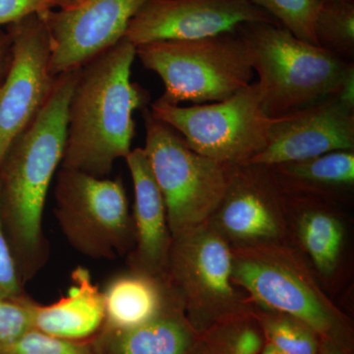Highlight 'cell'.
I'll use <instances>...</instances> for the list:
<instances>
[{
	"label": "cell",
	"instance_id": "cell-9",
	"mask_svg": "<svg viewBox=\"0 0 354 354\" xmlns=\"http://www.w3.org/2000/svg\"><path fill=\"white\" fill-rule=\"evenodd\" d=\"M55 202L60 230L82 255L113 260L134 248V223L120 177L97 178L62 167Z\"/></svg>",
	"mask_w": 354,
	"mask_h": 354
},
{
	"label": "cell",
	"instance_id": "cell-19",
	"mask_svg": "<svg viewBox=\"0 0 354 354\" xmlns=\"http://www.w3.org/2000/svg\"><path fill=\"white\" fill-rule=\"evenodd\" d=\"M201 335L176 301L150 322L125 330H106L97 344L100 354H192Z\"/></svg>",
	"mask_w": 354,
	"mask_h": 354
},
{
	"label": "cell",
	"instance_id": "cell-28",
	"mask_svg": "<svg viewBox=\"0 0 354 354\" xmlns=\"http://www.w3.org/2000/svg\"><path fill=\"white\" fill-rule=\"evenodd\" d=\"M53 10L46 0H0V27L19 22L32 14Z\"/></svg>",
	"mask_w": 354,
	"mask_h": 354
},
{
	"label": "cell",
	"instance_id": "cell-32",
	"mask_svg": "<svg viewBox=\"0 0 354 354\" xmlns=\"http://www.w3.org/2000/svg\"><path fill=\"white\" fill-rule=\"evenodd\" d=\"M260 354H281L278 353V351H276L274 348H272L271 346H270L269 344H267L266 342L264 348H263L262 353Z\"/></svg>",
	"mask_w": 354,
	"mask_h": 354
},
{
	"label": "cell",
	"instance_id": "cell-7",
	"mask_svg": "<svg viewBox=\"0 0 354 354\" xmlns=\"http://www.w3.org/2000/svg\"><path fill=\"white\" fill-rule=\"evenodd\" d=\"M145 151L167 209L172 239L207 223L227 188L228 165L200 155L144 108Z\"/></svg>",
	"mask_w": 354,
	"mask_h": 354
},
{
	"label": "cell",
	"instance_id": "cell-18",
	"mask_svg": "<svg viewBox=\"0 0 354 354\" xmlns=\"http://www.w3.org/2000/svg\"><path fill=\"white\" fill-rule=\"evenodd\" d=\"M102 295L104 325L113 330L144 325L179 301L167 279L131 269L109 279Z\"/></svg>",
	"mask_w": 354,
	"mask_h": 354
},
{
	"label": "cell",
	"instance_id": "cell-13",
	"mask_svg": "<svg viewBox=\"0 0 354 354\" xmlns=\"http://www.w3.org/2000/svg\"><path fill=\"white\" fill-rule=\"evenodd\" d=\"M254 22L279 25L249 0H148L130 22L124 38L135 46L191 41L232 32Z\"/></svg>",
	"mask_w": 354,
	"mask_h": 354
},
{
	"label": "cell",
	"instance_id": "cell-25",
	"mask_svg": "<svg viewBox=\"0 0 354 354\" xmlns=\"http://www.w3.org/2000/svg\"><path fill=\"white\" fill-rule=\"evenodd\" d=\"M0 354H100L99 348L88 342L72 341L34 329L11 344L0 348Z\"/></svg>",
	"mask_w": 354,
	"mask_h": 354
},
{
	"label": "cell",
	"instance_id": "cell-30",
	"mask_svg": "<svg viewBox=\"0 0 354 354\" xmlns=\"http://www.w3.org/2000/svg\"><path fill=\"white\" fill-rule=\"evenodd\" d=\"M319 354H349L335 344L334 342L327 341V339H321L320 353Z\"/></svg>",
	"mask_w": 354,
	"mask_h": 354
},
{
	"label": "cell",
	"instance_id": "cell-24",
	"mask_svg": "<svg viewBox=\"0 0 354 354\" xmlns=\"http://www.w3.org/2000/svg\"><path fill=\"white\" fill-rule=\"evenodd\" d=\"M271 15L293 36L306 43L317 44L314 21L320 4L316 0H249Z\"/></svg>",
	"mask_w": 354,
	"mask_h": 354
},
{
	"label": "cell",
	"instance_id": "cell-1",
	"mask_svg": "<svg viewBox=\"0 0 354 354\" xmlns=\"http://www.w3.org/2000/svg\"><path fill=\"white\" fill-rule=\"evenodd\" d=\"M79 69L57 76L48 101L0 165L2 223L22 281L34 279L50 256L43 230L44 206L64 157Z\"/></svg>",
	"mask_w": 354,
	"mask_h": 354
},
{
	"label": "cell",
	"instance_id": "cell-4",
	"mask_svg": "<svg viewBox=\"0 0 354 354\" xmlns=\"http://www.w3.org/2000/svg\"><path fill=\"white\" fill-rule=\"evenodd\" d=\"M239 30L250 51L263 106L271 118L337 95L354 73L353 62L297 39L283 26L245 23Z\"/></svg>",
	"mask_w": 354,
	"mask_h": 354
},
{
	"label": "cell",
	"instance_id": "cell-10",
	"mask_svg": "<svg viewBox=\"0 0 354 354\" xmlns=\"http://www.w3.org/2000/svg\"><path fill=\"white\" fill-rule=\"evenodd\" d=\"M7 27L11 59L0 83V165L48 101L57 78L50 69V37L41 14Z\"/></svg>",
	"mask_w": 354,
	"mask_h": 354
},
{
	"label": "cell",
	"instance_id": "cell-22",
	"mask_svg": "<svg viewBox=\"0 0 354 354\" xmlns=\"http://www.w3.org/2000/svg\"><path fill=\"white\" fill-rule=\"evenodd\" d=\"M314 35L319 46L353 62L354 0L320 4L314 21Z\"/></svg>",
	"mask_w": 354,
	"mask_h": 354
},
{
	"label": "cell",
	"instance_id": "cell-27",
	"mask_svg": "<svg viewBox=\"0 0 354 354\" xmlns=\"http://www.w3.org/2000/svg\"><path fill=\"white\" fill-rule=\"evenodd\" d=\"M23 295L25 293L22 290V279L7 239L0 208V299H14Z\"/></svg>",
	"mask_w": 354,
	"mask_h": 354
},
{
	"label": "cell",
	"instance_id": "cell-20",
	"mask_svg": "<svg viewBox=\"0 0 354 354\" xmlns=\"http://www.w3.org/2000/svg\"><path fill=\"white\" fill-rule=\"evenodd\" d=\"M288 194L321 198L342 204L354 189V150L335 151L318 157L270 167Z\"/></svg>",
	"mask_w": 354,
	"mask_h": 354
},
{
	"label": "cell",
	"instance_id": "cell-29",
	"mask_svg": "<svg viewBox=\"0 0 354 354\" xmlns=\"http://www.w3.org/2000/svg\"><path fill=\"white\" fill-rule=\"evenodd\" d=\"M11 59V38L8 32L0 30V83L6 76Z\"/></svg>",
	"mask_w": 354,
	"mask_h": 354
},
{
	"label": "cell",
	"instance_id": "cell-16",
	"mask_svg": "<svg viewBox=\"0 0 354 354\" xmlns=\"http://www.w3.org/2000/svg\"><path fill=\"white\" fill-rule=\"evenodd\" d=\"M125 160L134 189L135 244L127 255L128 267L165 278L172 236L164 197L143 148L131 150Z\"/></svg>",
	"mask_w": 354,
	"mask_h": 354
},
{
	"label": "cell",
	"instance_id": "cell-14",
	"mask_svg": "<svg viewBox=\"0 0 354 354\" xmlns=\"http://www.w3.org/2000/svg\"><path fill=\"white\" fill-rule=\"evenodd\" d=\"M354 150V108L330 95L272 118L269 141L247 164L271 165Z\"/></svg>",
	"mask_w": 354,
	"mask_h": 354
},
{
	"label": "cell",
	"instance_id": "cell-34",
	"mask_svg": "<svg viewBox=\"0 0 354 354\" xmlns=\"http://www.w3.org/2000/svg\"><path fill=\"white\" fill-rule=\"evenodd\" d=\"M201 354H207V353H205V351H202Z\"/></svg>",
	"mask_w": 354,
	"mask_h": 354
},
{
	"label": "cell",
	"instance_id": "cell-17",
	"mask_svg": "<svg viewBox=\"0 0 354 354\" xmlns=\"http://www.w3.org/2000/svg\"><path fill=\"white\" fill-rule=\"evenodd\" d=\"M72 285L66 297L53 304L41 305L30 300L32 328L72 341L87 339L104 323L102 291L82 266L71 274Z\"/></svg>",
	"mask_w": 354,
	"mask_h": 354
},
{
	"label": "cell",
	"instance_id": "cell-11",
	"mask_svg": "<svg viewBox=\"0 0 354 354\" xmlns=\"http://www.w3.org/2000/svg\"><path fill=\"white\" fill-rule=\"evenodd\" d=\"M208 221L232 247L290 242L285 194L268 165H228L225 194Z\"/></svg>",
	"mask_w": 354,
	"mask_h": 354
},
{
	"label": "cell",
	"instance_id": "cell-8",
	"mask_svg": "<svg viewBox=\"0 0 354 354\" xmlns=\"http://www.w3.org/2000/svg\"><path fill=\"white\" fill-rule=\"evenodd\" d=\"M150 111L176 130L194 152L221 164H247L269 141L272 118L266 113L257 82L209 104L181 106L158 99Z\"/></svg>",
	"mask_w": 354,
	"mask_h": 354
},
{
	"label": "cell",
	"instance_id": "cell-23",
	"mask_svg": "<svg viewBox=\"0 0 354 354\" xmlns=\"http://www.w3.org/2000/svg\"><path fill=\"white\" fill-rule=\"evenodd\" d=\"M266 342L281 354H319L321 339L301 321L255 307Z\"/></svg>",
	"mask_w": 354,
	"mask_h": 354
},
{
	"label": "cell",
	"instance_id": "cell-5",
	"mask_svg": "<svg viewBox=\"0 0 354 354\" xmlns=\"http://www.w3.org/2000/svg\"><path fill=\"white\" fill-rule=\"evenodd\" d=\"M136 57L160 76L165 85L160 99L172 104L223 101L250 85L254 76L239 28L208 38L141 44Z\"/></svg>",
	"mask_w": 354,
	"mask_h": 354
},
{
	"label": "cell",
	"instance_id": "cell-33",
	"mask_svg": "<svg viewBox=\"0 0 354 354\" xmlns=\"http://www.w3.org/2000/svg\"><path fill=\"white\" fill-rule=\"evenodd\" d=\"M319 4L325 3V2L337 1V0H316Z\"/></svg>",
	"mask_w": 354,
	"mask_h": 354
},
{
	"label": "cell",
	"instance_id": "cell-3",
	"mask_svg": "<svg viewBox=\"0 0 354 354\" xmlns=\"http://www.w3.org/2000/svg\"><path fill=\"white\" fill-rule=\"evenodd\" d=\"M232 279L254 306L293 317L351 354V319L290 242L232 247Z\"/></svg>",
	"mask_w": 354,
	"mask_h": 354
},
{
	"label": "cell",
	"instance_id": "cell-2",
	"mask_svg": "<svg viewBox=\"0 0 354 354\" xmlns=\"http://www.w3.org/2000/svg\"><path fill=\"white\" fill-rule=\"evenodd\" d=\"M136 46L123 38L79 69L68 108L62 169L106 178L131 152L133 114L148 94L131 81Z\"/></svg>",
	"mask_w": 354,
	"mask_h": 354
},
{
	"label": "cell",
	"instance_id": "cell-15",
	"mask_svg": "<svg viewBox=\"0 0 354 354\" xmlns=\"http://www.w3.org/2000/svg\"><path fill=\"white\" fill-rule=\"evenodd\" d=\"M283 194L290 243L301 254L323 286H334L342 272L348 239L341 204L321 198Z\"/></svg>",
	"mask_w": 354,
	"mask_h": 354
},
{
	"label": "cell",
	"instance_id": "cell-21",
	"mask_svg": "<svg viewBox=\"0 0 354 354\" xmlns=\"http://www.w3.org/2000/svg\"><path fill=\"white\" fill-rule=\"evenodd\" d=\"M265 344L255 310L216 324L201 337V346L207 354H260Z\"/></svg>",
	"mask_w": 354,
	"mask_h": 354
},
{
	"label": "cell",
	"instance_id": "cell-31",
	"mask_svg": "<svg viewBox=\"0 0 354 354\" xmlns=\"http://www.w3.org/2000/svg\"><path fill=\"white\" fill-rule=\"evenodd\" d=\"M50 9H66L81 3L84 0H46Z\"/></svg>",
	"mask_w": 354,
	"mask_h": 354
},
{
	"label": "cell",
	"instance_id": "cell-12",
	"mask_svg": "<svg viewBox=\"0 0 354 354\" xmlns=\"http://www.w3.org/2000/svg\"><path fill=\"white\" fill-rule=\"evenodd\" d=\"M148 0H84L41 13L50 41V69L57 77L81 68L125 37Z\"/></svg>",
	"mask_w": 354,
	"mask_h": 354
},
{
	"label": "cell",
	"instance_id": "cell-26",
	"mask_svg": "<svg viewBox=\"0 0 354 354\" xmlns=\"http://www.w3.org/2000/svg\"><path fill=\"white\" fill-rule=\"evenodd\" d=\"M30 300L26 295L14 299H0V348L32 329Z\"/></svg>",
	"mask_w": 354,
	"mask_h": 354
},
{
	"label": "cell",
	"instance_id": "cell-6",
	"mask_svg": "<svg viewBox=\"0 0 354 354\" xmlns=\"http://www.w3.org/2000/svg\"><path fill=\"white\" fill-rule=\"evenodd\" d=\"M165 279L201 337L255 310L232 279V246L209 221L172 239Z\"/></svg>",
	"mask_w": 354,
	"mask_h": 354
}]
</instances>
